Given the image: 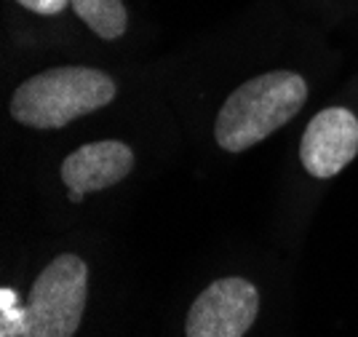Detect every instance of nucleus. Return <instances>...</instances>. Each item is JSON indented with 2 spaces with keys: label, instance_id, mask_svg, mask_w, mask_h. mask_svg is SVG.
<instances>
[{
  "label": "nucleus",
  "instance_id": "nucleus-1",
  "mask_svg": "<svg viewBox=\"0 0 358 337\" xmlns=\"http://www.w3.org/2000/svg\"><path fill=\"white\" fill-rule=\"evenodd\" d=\"M308 99L305 78L292 70H273L238 86L214 123L217 145L227 153H243L278 132L302 110Z\"/></svg>",
  "mask_w": 358,
  "mask_h": 337
},
{
  "label": "nucleus",
  "instance_id": "nucleus-2",
  "mask_svg": "<svg viewBox=\"0 0 358 337\" xmlns=\"http://www.w3.org/2000/svg\"><path fill=\"white\" fill-rule=\"evenodd\" d=\"M115 81L96 67H54L32 75L14 91L11 116L30 129H64L115 99Z\"/></svg>",
  "mask_w": 358,
  "mask_h": 337
},
{
  "label": "nucleus",
  "instance_id": "nucleus-3",
  "mask_svg": "<svg viewBox=\"0 0 358 337\" xmlns=\"http://www.w3.org/2000/svg\"><path fill=\"white\" fill-rule=\"evenodd\" d=\"M89 294V268L78 254H59L32 284L24 303V337H73Z\"/></svg>",
  "mask_w": 358,
  "mask_h": 337
},
{
  "label": "nucleus",
  "instance_id": "nucleus-4",
  "mask_svg": "<svg viewBox=\"0 0 358 337\" xmlns=\"http://www.w3.org/2000/svg\"><path fill=\"white\" fill-rule=\"evenodd\" d=\"M259 313V292L252 281L230 276L209 284L187 313V337H243Z\"/></svg>",
  "mask_w": 358,
  "mask_h": 337
},
{
  "label": "nucleus",
  "instance_id": "nucleus-5",
  "mask_svg": "<svg viewBox=\"0 0 358 337\" xmlns=\"http://www.w3.org/2000/svg\"><path fill=\"white\" fill-rule=\"evenodd\" d=\"M358 153V118L345 107H327L308 123L299 158L308 174L327 179L340 174Z\"/></svg>",
  "mask_w": 358,
  "mask_h": 337
},
{
  "label": "nucleus",
  "instance_id": "nucleus-6",
  "mask_svg": "<svg viewBox=\"0 0 358 337\" xmlns=\"http://www.w3.org/2000/svg\"><path fill=\"white\" fill-rule=\"evenodd\" d=\"M134 169V150L118 139H102L78 147L62 163V182L78 193L105 191L118 185Z\"/></svg>",
  "mask_w": 358,
  "mask_h": 337
},
{
  "label": "nucleus",
  "instance_id": "nucleus-7",
  "mask_svg": "<svg viewBox=\"0 0 358 337\" xmlns=\"http://www.w3.org/2000/svg\"><path fill=\"white\" fill-rule=\"evenodd\" d=\"M70 6L102 41H115L126 32L129 16L120 0H70Z\"/></svg>",
  "mask_w": 358,
  "mask_h": 337
},
{
  "label": "nucleus",
  "instance_id": "nucleus-8",
  "mask_svg": "<svg viewBox=\"0 0 358 337\" xmlns=\"http://www.w3.org/2000/svg\"><path fill=\"white\" fill-rule=\"evenodd\" d=\"M24 303L19 300V294L11 287L0 289V337H24Z\"/></svg>",
  "mask_w": 358,
  "mask_h": 337
},
{
  "label": "nucleus",
  "instance_id": "nucleus-9",
  "mask_svg": "<svg viewBox=\"0 0 358 337\" xmlns=\"http://www.w3.org/2000/svg\"><path fill=\"white\" fill-rule=\"evenodd\" d=\"M16 3L24 6L27 11H35V14H41V16L62 14V11L70 6V0H16Z\"/></svg>",
  "mask_w": 358,
  "mask_h": 337
},
{
  "label": "nucleus",
  "instance_id": "nucleus-10",
  "mask_svg": "<svg viewBox=\"0 0 358 337\" xmlns=\"http://www.w3.org/2000/svg\"><path fill=\"white\" fill-rule=\"evenodd\" d=\"M83 198V193H78V191H70V201H80Z\"/></svg>",
  "mask_w": 358,
  "mask_h": 337
}]
</instances>
